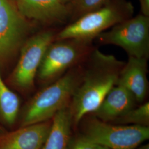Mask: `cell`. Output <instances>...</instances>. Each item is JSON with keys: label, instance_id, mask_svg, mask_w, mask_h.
<instances>
[{"label": "cell", "instance_id": "obj_3", "mask_svg": "<svg viewBox=\"0 0 149 149\" xmlns=\"http://www.w3.org/2000/svg\"><path fill=\"white\" fill-rule=\"evenodd\" d=\"M134 7L128 0H107L93 11L81 16L56 34L55 40L79 38L94 40L116 24L132 17Z\"/></svg>", "mask_w": 149, "mask_h": 149}, {"label": "cell", "instance_id": "obj_1", "mask_svg": "<svg viewBox=\"0 0 149 149\" xmlns=\"http://www.w3.org/2000/svg\"><path fill=\"white\" fill-rule=\"evenodd\" d=\"M84 64L70 106L76 123L87 114L96 112L107 93L117 84L125 62L95 48Z\"/></svg>", "mask_w": 149, "mask_h": 149}, {"label": "cell", "instance_id": "obj_13", "mask_svg": "<svg viewBox=\"0 0 149 149\" xmlns=\"http://www.w3.org/2000/svg\"><path fill=\"white\" fill-rule=\"evenodd\" d=\"M72 116L69 106L53 118L51 128L42 149H68Z\"/></svg>", "mask_w": 149, "mask_h": 149}, {"label": "cell", "instance_id": "obj_17", "mask_svg": "<svg viewBox=\"0 0 149 149\" xmlns=\"http://www.w3.org/2000/svg\"><path fill=\"white\" fill-rule=\"evenodd\" d=\"M68 149H96V144L82 136L70 141Z\"/></svg>", "mask_w": 149, "mask_h": 149}, {"label": "cell", "instance_id": "obj_11", "mask_svg": "<svg viewBox=\"0 0 149 149\" xmlns=\"http://www.w3.org/2000/svg\"><path fill=\"white\" fill-rule=\"evenodd\" d=\"M147 58L129 56L119 75L117 84L127 89L136 101L143 102L148 91Z\"/></svg>", "mask_w": 149, "mask_h": 149}, {"label": "cell", "instance_id": "obj_24", "mask_svg": "<svg viewBox=\"0 0 149 149\" xmlns=\"http://www.w3.org/2000/svg\"></svg>", "mask_w": 149, "mask_h": 149}, {"label": "cell", "instance_id": "obj_2", "mask_svg": "<svg viewBox=\"0 0 149 149\" xmlns=\"http://www.w3.org/2000/svg\"><path fill=\"white\" fill-rule=\"evenodd\" d=\"M83 64L70 69L32 98L22 112L21 127L48 121L69 106L80 82Z\"/></svg>", "mask_w": 149, "mask_h": 149}, {"label": "cell", "instance_id": "obj_9", "mask_svg": "<svg viewBox=\"0 0 149 149\" xmlns=\"http://www.w3.org/2000/svg\"><path fill=\"white\" fill-rule=\"evenodd\" d=\"M14 3L28 21L50 25L63 24L69 19L68 7L61 0H16Z\"/></svg>", "mask_w": 149, "mask_h": 149}, {"label": "cell", "instance_id": "obj_8", "mask_svg": "<svg viewBox=\"0 0 149 149\" xmlns=\"http://www.w3.org/2000/svg\"><path fill=\"white\" fill-rule=\"evenodd\" d=\"M31 29V22L19 13L10 0L0 5V64L20 50Z\"/></svg>", "mask_w": 149, "mask_h": 149}, {"label": "cell", "instance_id": "obj_15", "mask_svg": "<svg viewBox=\"0 0 149 149\" xmlns=\"http://www.w3.org/2000/svg\"><path fill=\"white\" fill-rule=\"evenodd\" d=\"M122 124L138 125L148 127L149 124V103L145 102L136 108H133L115 121Z\"/></svg>", "mask_w": 149, "mask_h": 149}, {"label": "cell", "instance_id": "obj_7", "mask_svg": "<svg viewBox=\"0 0 149 149\" xmlns=\"http://www.w3.org/2000/svg\"><path fill=\"white\" fill-rule=\"evenodd\" d=\"M96 145L111 149H135L149 138V127L138 125H112L93 119L84 135Z\"/></svg>", "mask_w": 149, "mask_h": 149}, {"label": "cell", "instance_id": "obj_5", "mask_svg": "<svg viewBox=\"0 0 149 149\" xmlns=\"http://www.w3.org/2000/svg\"><path fill=\"white\" fill-rule=\"evenodd\" d=\"M102 44L122 48L129 56H149V17L142 14L119 23L96 38Z\"/></svg>", "mask_w": 149, "mask_h": 149}, {"label": "cell", "instance_id": "obj_21", "mask_svg": "<svg viewBox=\"0 0 149 149\" xmlns=\"http://www.w3.org/2000/svg\"><path fill=\"white\" fill-rule=\"evenodd\" d=\"M73 1H74V0H61V1L63 3L65 4V5H67V4Z\"/></svg>", "mask_w": 149, "mask_h": 149}, {"label": "cell", "instance_id": "obj_23", "mask_svg": "<svg viewBox=\"0 0 149 149\" xmlns=\"http://www.w3.org/2000/svg\"><path fill=\"white\" fill-rule=\"evenodd\" d=\"M11 1H12L13 3H14L15 1H16V0H10Z\"/></svg>", "mask_w": 149, "mask_h": 149}, {"label": "cell", "instance_id": "obj_14", "mask_svg": "<svg viewBox=\"0 0 149 149\" xmlns=\"http://www.w3.org/2000/svg\"><path fill=\"white\" fill-rule=\"evenodd\" d=\"M20 109L18 96L6 85L0 72V124L11 127L16 123Z\"/></svg>", "mask_w": 149, "mask_h": 149}, {"label": "cell", "instance_id": "obj_20", "mask_svg": "<svg viewBox=\"0 0 149 149\" xmlns=\"http://www.w3.org/2000/svg\"><path fill=\"white\" fill-rule=\"evenodd\" d=\"M96 149H111L106 146H102V145H96Z\"/></svg>", "mask_w": 149, "mask_h": 149}, {"label": "cell", "instance_id": "obj_12", "mask_svg": "<svg viewBox=\"0 0 149 149\" xmlns=\"http://www.w3.org/2000/svg\"><path fill=\"white\" fill-rule=\"evenodd\" d=\"M136 102L127 89L116 84L107 93L95 113L102 121L115 120L134 108Z\"/></svg>", "mask_w": 149, "mask_h": 149}, {"label": "cell", "instance_id": "obj_19", "mask_svg": "<svg viewBox=\"0 0 149 149\" xmlns=\"http://www.w3.org/2000/svg\"><path fill=\"white\" fill-rule=\"evenodd\" d=\"M7 132V131L6 130L5 128L0 124V137L5 134Z\"/></svg>", "mask_w": 149, "mask_h": 149}, {"label": "cell", "instance_id": "obj_6", "mask_svg": "<svg viewBox=\"0 0 149 149\" xmlns=\"http://www.w3.org/2000/svg\"><path fill=\"white\" fill-rule=\"evenodd\" d=\"M56 34L53 31H44L28 38L23 43L10 79L11 84L16 88L28 91L33 87L44 54L55 40Z\"/></svg>", "mask_w": 149, "mask_h": 149}, {"label": "cell", "instance_id": "obj_22", "mask_svg": "<svg viewBox=\"0 0 149 149\" xmlns=\"http://www.w3.org/2000/svg\"><path fill=\"white\" fill-rule=\"evenodd\" d=\"M138 149H149V144H147V145H144V146H143L140 147V148H139Z\"/></svg>", "mask_w": 149, "mask_h": 149}, {"label": "cell", "instance_id": "obj_18", "mask_svg": "<svg viewBox=\"0 0 149 149\" xmlns=\"http://www.w3.org/2000/svg\"><path fill=\"white\" fill-rule=\"evenodd\" d=\"M140 5L141 14L149 17V0H139Z\"/></svg>", "mask_w": 149, "mask_h": 149}, {"label": "cell", "instance_id": "obj_10", "mask_svg": "<svg viewBox=\"0 0 149 149\" xmlns=\"http://www.w3.org/2000/svg\"><path fill=\"white\" fill-rule=\"evenodd\" d=\"M51 125L46 121L7 132L0 137V149H42Z\"/></svg>", "mask_w": 149, "mask_h": 149}, {"label": "cell", "instance_id": "obj_4", "mask_svg": "<svg viewBox=\"0 0 149 149\" xmlns=\"http://www.w3.org/2000/svg\"><path fill=\"white\" fill-rule=\"evenodd\" d=\"M93 40L68 38L54 40L47 48L37 76L42 82L57 80L85 62L95 49Z\"/></svg>", "mask_w": 149, "mask_h": 149}, {"label": "cell", "instance_id": "obj_16", "mask_svg": "<svg viewBox=\"0 0 149 149\" xmlns=\"http://www.w3.org/2000/svg\"><path fill=\"white\" fill-rule=\"evenodd\" d=\"M107 0H74L67 4L69 19L74 21L86 13L101 6Z\"/></svg>", "mask_w": 149, "mask_h": 149}]
</instances>
